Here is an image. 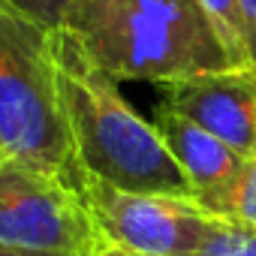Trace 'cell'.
<instances>
[{
    "label": "cell",
    "instance_id": "obj_1",
    "mask_svg": "<svg viewBox=\"0 0 256 256\" xmlns=\"http://www.w3.org/2000/svg\"><path fill=\"white\" fill-rule=\"evenodd\" d=\"M64 34L114 82L169 88L244 66L199 0H76Z\"/></svg>",
    "mask_w": 256,
    "mask_h": 256
},
{
    "label": "cell",
    "instance_id": "obj_2",
    "mask_svg": "<svg viewBox=\"0 0 256 256\" xmlns=\"http://www.w3.org/2000/svg\"><path fill=\"white\" fill-rule=\"evenodd\" d=\"M54 64L60 108L82 175L126 193L193 199L190 181L169 154L154 120L139 118L120 96L118 82L94 66L64 30L54 34Z\"/></svg>",
    "mask_w": 256,
    "mask_h": 256
},
{
    "label": "cell",
    "instance_id": "obj_3",
    "mask_svg": "<svg viewBox=\"0 0 256 256\" xmlns=\"http://www.w3.org/2000/svg\"><path fill=\"white\" fill-rule=\"evenodd\" d=\"M0 142L76 187L78 166L60 108L54 34L0 0Z\"/></svg>",
    "mask_w": 256,
    "mask_h": 256
},
{
    "label": "cell",
    "instance_id": "obj_4",
    "mask_svg": "<svg viewBox=\"0 0 256 256\" xmlns=\"http://www.w3.org/2000/svg\"><path fill=\"white\" fill-rule=\"evenodd\" d=\"M0 247L100 256L106 241L70 181L6 157L0 163Z\"/></svg>",
    "mask_w": 256,
    "mask_h": 256
},
{
    "label": "cell",
    "instance_id": "obj_5",
    "mask_svg": "<svg viewBox=\"0 0 256 256\" xmlns=\"http://www.w3.org/2000/svg\"><path fill=\"white\" fill-rule=\"evenodd\" d=\"M76 190L102 241L136 256H193L217 226V217L187 196L126 193L82 172Z\"/></svg>",
    "mask_w": 256,
    "mask_h": 256
},
{
    "label": "cell",
    "instance_id": "obj_6",
    "mask_svg": "<svg viewBox=\"0 0 256 256\" xmlns=\"http://www.w3.org/2000/svg\"><path fill=\"white\" fill-rule=\"evenodd\" d=\"M163 106L226 142L238 157L256 154V66L169 84L163 88Z\"/></svg>",
    "mask_w": 256,
    "mask_h": 256
},
{
    "label": "cell",
    "instance_id": "obj_7",
    "mask_svg": "<svg viewBox=\"0 0 256 256\" xmlns=\"http://www.w3.org/2000/svg\"><path fill=\"white\" fill-rule=\"evenodd\" d=\"M154 126L160 130L175 163L181 166L184 178L190 181L193 199L205 211H211V205L229 190V184L241 172L244 157H238L226 142H220L199 124H193L190 118L178 114L163 102L154 112Z\"/></svg>",
    "mask_w": 256,
    "mask_h": 256
},
{
    "label": "cell",
    "instance_id": "obj_8",
    "mask_svg": "<svg viewBox=\"0 0 256 256\" xmlns=\"http://www.w3.org/2000/svg\"><path fill=\"white\" fill-rule=\"evenodd\" d=\"M208 214H214L217 220H235L256 229V154L244 160L241 172L235 175L229 190L211 205Z\"/></svg>",
    "mask_w": 256,
    "mask_h": 256
},
{
    "label": "cell",
    "instance_id": "obj_9",
    "mask_svg": "<svg viewBox=\"0 0 256 256\" xmlns=\"http://www.w3.org/2000/svg\"><path fill=\"white\" fill-rule=\"evenodd\" d=\"M199 6L208 12V18L214 22V28L220 30L223 42L229 46V52L238 58V64L250 66V54H247V28H244V16L238 0H199Z\"/></svg>",
    "mask_w": 256,
    "mask_h": 256
},
{
    "label": "cell",
    "instance_id": "obj_10",
    "mask_svg": "<svg viewBox=\"0 0 256 256\" xmlns=\"http://www.w3.org/2000/svg\"><path fill=\"white\" fill-rule=\"evenodd\" d=\"M193 256H256V229L235 220H217Z\"/></svg>",
    "mask_w": 256,
    "mask_h": 256
},
{
    "label": "cell",
    "instance_id": "obj_11",
    "mask_svg": "<svg viewBox=\"0 0 256 256\" xmlns=\"http://www.w3.org/2000/svg\"><path fill=\"white\" fill-rule=\"evenodd\" d=\"M6 4L16 6L30 22L42 24L46 30L60 34L64 30V22H66V16H70V10H72L76 0H6Z\"/></svg>",
    "mask_w": 256,
    "mask_h": 256
},
{
    "label": "cell",
    "instance_id": "obj_12",
    "mask_svg": "<svg viewBox=\"0 0 256 256\" xmlns=\"http://www.w3.org/2000/svg\"><path fill=\"white\" fill-rule=\"evenodd\" d=\"M241 16H244V28H247V54H250V66H256V0H238Z\"/></svg>",
    "mask_w": 256,
    "mask_h": 256
},
{
    "label": "cell",
    "instance_id": "obj_13",
    "mask_svg": "<svg viewBox=\"0 0 256 256\" xmlns=\"http://www.w3.org/2000/svg\"><path fill=\"white\" fill-rule=\"evenodd\" d=\"M0 256H76V253H46V250H12V247H0Z\"/></svg>",
    "mask_w": 256,
    "mask_h": 256
},
{
    "label": "cell",
    "instance_id": "obj_14",
    "mask_svg": "<svg viewBox=\"0 0 256 256\" xmlns=\"http://www.w3.org/2000/svg\"><path fill=\"white\" fill-rule=\"evenodd\" d=\"M100 256H136V253H126V250H118V247H108V244H106V247L100 250Z\"/></svg>",
    "mask_w": 256,
    "mask_h": 256
},
{
    "label": "cell",
    "instance_id": "obj_15",
    "mask_svg": "<svg viewBox=\"0 0 256 256\" xmlns=\"http://www.w3.org/2000/svg\"><path fill=\"white\" fill-rule=\"evenodd\" d=\"M6 157H10V151H6V148H4V142H0V163H4V160H6Z\"/></svg>",
    "mask_w": 256,
    "mask_h": 256
}]
</instances>
